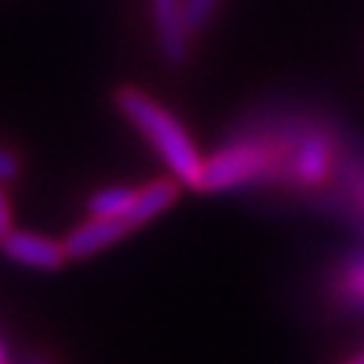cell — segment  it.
Returning <instances> with one entry per match:
<instances>
[{"label": "cell", "mask_w": 364, "mask_h": 364, "mask_svg": "<svg viewBox=\"0 0 364 364\" xmlns=\"http://www.w3.org/2000/svg\"><path fill=\"white\" fill-rule=\"evenodd\" d=\"M344 141L318 118L301 112H258L238 127L207 161L204 193L284 184L293 190H324L336 181Z\"/></svg>", "instance_id": "obj_1"}, {"label": "cell", "mask_w": 364, "mask_h": 364, "mask_svg": "<svg viewBox=\"0 0 364 364\" xmlns=\"http://www.w3.org/2000/svg\"><path fill=\"white\" fill-rule=\"evenodd\" d=\"M115 107L152 144V149L166 164L172 178H178L184 187L201 190L207 158L198 152V146H196L193 135L184 129V124L138 86H121L115 92Z\"/></svg>", "instance_id": "obj_2"}, {"label": "cell", "mask_w": 364, "mask_h": 364, "mask_svg": "<svg viewBox=\"0 0 364 364\" xmlns=\"http://www.w3.org/2000/svg\"><path fill=\"white\" fill-rule=\"evenodd\" d=\"M149 9H152V26L161 58L169 66H184L190 60V41H193L184 0H149Z\"/></svg>", "instance_id": "obj_3"}, {"label": "cell", "mask_w": 364, "mask_h": 364, "mask_svg": "<svg viewBox=\"0 0 364 364\" xmlns=\"http://www.w3.org/2000/svg\"><path fill=\"white\" fill-rule=\"evenodd\" d=\"M0 252L21 267L41 269V272H55L69 261L63 241H55L49 235L29 232V230H12L0 241Z\"/></svg>", "instance_id": "obj_4"}, {"label": "cell", "mask_w": 364, "mask_h": 364, "mask_svg": "<svg viewBox=\"0 0 364 364\" xmlns=\"http://www.w3.org/2000/svg\"><path fill=\"white\" fill-rule=\"evenodd\" d=\"M129 232H132V227H129L127 218H95V215H89V221L77 224L63 238V247H66L69 261H83V258H92L101 250L124 241Z\"/></svg>", "instance_id": "obj_5"}, {"label": "cell", "mask_w": 364, "mask_h": 364, "mask_svg": "<svg viewBox=\"0 0 364 364\" xmlns=\"http://www.w3.org/2000/svg\"><path fill=\"white\" fill-rule=\"evenodd\" d=\"M178 187H181L178 178H158V181H149L146 187H141L138 198H135V207H132V213L127 218L132 224V230L149 224L164 210H169L175 204V198H178Z\"/></svg>", "instance_id": "obj_6"}, {"label": "cell", "mask_w": 364, "mask_h": 364, "mask_svg": "<svg viewBox=\"0 0 364 364\" xmlns=\"http://www.w3.org/2000/svg\"><path fill=\"white\" fill-rule=\"evenodd\" d=\"M135 198H138L135 187L115 184V187H104V190L89 196L86 210H89V215H95V218H129V213L135 207Z\"/></svg>", "instance_id": "obj_7"}, {"label": "cell", "mask_w": 364, "mask_h": 364, "mask_svg": "<svg viewBox=\"0 0 364 364\" xmlns=\"http://www.w3.org/2000/svg\"><path fill=\"white\" fill-rule=\"evenodd\" d=\"M215 6H218V0H184V12H187V23H190L193 35L201 32L213 21Z\"/></svg>", "instance_id": "obj_8"}, {"label": "cell", "mask_w": 364, "mask_h": 364, "mask_svg": "<svg viewBox=\"0 0 364 364\" xmlns=\"http://www.w3.org/2000/svg\"><path fill=\"white\" fill-rule=\"evenodd\" d=\"M341 290L358 301H364V258H355L353 264H347L344 276H341Z\"/></svg>", "instance_id": "obj_9"}, {"label": "cell", "mask_w": 364, "mask_h": 364, "mask_svg": "<svg viewBox=\"0 0 364 364\" xmlns=\"http://www.w3.org/2000/svg\"><path fill=\"white\" fill-rule=\"evenodd\" d=\"M21 175V158L0 144V184H6V181H15Z\"/></svg>", "instance_id": "obj_10"}, {"label": "cell", "mask_w": 364, "mask_h": 364, "mask_svg": "<svg viewBox=\"0 0 364 364\" xmlns=\"http://www.w3.org/2000/svg\"><path fill=\"white\" fill-rule=\"evenodd\" d=\"M12 207H9V198L4 193V184H0V241H4L9 232H12Z\"/></svg>", "instance_id": "obj_11"}, {"label": "cell", "mask_w": 364, "mask_h": 364, "mask_svg": "<svg viewBox=\"0 0 364 364\" xmlns=\"http://www.w3.org/2000/svg\"><path fill=\"white\" fill-rule=\"evenodd\" d=\"M347 364H364V353H361L358 358H353V361H347Z\"/></svg>", "instance_id": "obj_12"}, {"label": "cell", "mask_w": 364, "mask_h": 364, "mask_svg": "<svg viewBox=\"0 0 364 364\" xmlns=\"http://www.w3.org/2000/svg\"><path fill=\"white\" fill-rule=\"evenodd\" d=\"M0 364H4V350H0Z\"/></svg>", "instance_id": "obj_13"}]
</instances>
